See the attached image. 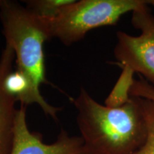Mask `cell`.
Wrapping results in <instances>:
<instances>
[{
	"mask_svg": "<svg viewBox=\"0 0 154 154\" xmlns=\"http://www.w3.org/2000/svg\"><path fill=\"white\" fill-rule=\"evenodd\" d=\"M147 128L145 143L134 154H154V101L140 98Z\"/></svg>",
	"mask_w": 154,
	"mask_h": 154,
	"instance_id": "cell-10",
	"label": "cell"
},
{
	"mask_svg": "<svg viewBox=\"0 0 154 154\" xmlns=\"http://www.w3.org/2000/svg\"><path fill=\"white\" fill-rule=\"evenodd\" d=\"M122 72L118 80L106 99L105 106L117 108L126 104L130 101V91L134 82V72L129 67L121 66Z\"/></svg>",
	"mask_w": 154,
	"mask_h": 154,
	"instance_id": "cell-7",
	"label": "cell"
},
{
	"mask_svg": "<svg viewBox=\"0 0 154 154\" xmlns=\"http://www.w3.org/2000/svg\"><path fill=\"white\" fill-rule=\"evenodd\" d=\"M139 79L134 80L130 91L131 97L143 98L154 101V87L139 75Z\"/></svg>",
	"mask_w": 154,
	"mask_h": 154,
	"instance_id": "cell-11",
	"label": "cell"
},
{
	"mask_svg": "<svg viewBox=\"0 0 154 154\" xmlns=\"http://www.w3.org/2000/svg\"><path fill=\"white\" fill-rule=\"evenodd\" d=\"M14 51L6 44L0 57V154H10L14 139L17 100L6 91L4 82L13 69Z\"/></svg>",
	"mask_w": 154,
	"mask_h": 154,
	"instance_id": "cell-6",
	"label": "cell"
},
{
	"mask_svg": "<svg viewBox=\"0 0 154 154\" xmlns=\"http://www.w3.org/2000/svg\"><path fill=\"white\" fill-rule=\"evenodd\" d=\"M73 103L83 154H134L145 143L147 128L139 97L112 108L100 104L82 88Z\"/></svg>",
	"mask_w": 154,
	"mask_h": 154,
	"instance_id": "cell-1",
	"label": "cell"
},
{
	"mask_svg": "<svg viewBox=\"0 0 154 154\" xmlns=\"http://www.w3.org/2000/svg\"><path fill=\"white\" fill-rule=\"evenodd\" d=\"M0 20L6 44L14 51L17 70L27 77L30 84L28 105L37 103L47 116L57 120L61 108L48 103L40 92L47 83L44 44L52 38L51 21L38 16L26 7L12 1L4 0Z\"/></svg>",
	"mask_w": 154,
	"mask_h": 154,
	"instance_id": "cell-2",
	"label": "cell"
},
{
	"mask_svg": "<svg viewBox=\"0 0 154 154\" xmlns=\"http://www.w3.org/2000/svg\"><path fill=\"white\" fill-rule=\"evenodd\" d=\"M74 0H29L24 1L26 7L32 13L42 18L52 20L59 14L61 9Z\"/></svg>",
	"mask_w": 154,
	"mask_h": 154,
	"instance_id": "cell-9",
	"label": "cell"
},
{
	"mask_svg": "<svg viewBox=\"0 0 154 154\" xmlns=\"http://www.w3.org/2000/svg\"><path fill=\"white\" fill-rule=\"evenodd\" d=\"M131 24L138 36L117 32L113 54L119 66H126L154 84V16L146 1L132 11Z\"/></svg>",
	"mask_w": 154,
	"mask_h": 154,
	"instance_id": "cell-4",
	"label": "cell"
},
{
	"mask_svg": "<svg viewBox=\"0 0 154 154\" xmlns=\"http://www.w3.org/2000/svg\"><path fill=\"white\" fill-rule=\"evenodd\" d=\"M3 2H4V0H0V9H1L2 5V4H3Z\"/></svg>",
	"mask_w": 154,
	"mask_h": 154,
	"instance_id": "cell-13",
	"label": "cell"
},
{
	"mask_svg": "<svg viewBox=\"0 0 154 154\" xmlns=\"http://www.w3.org/2000/svg\"><path fill=\"white\" fill-rule=\"evenodd\" d=\"M10 154H83V140L81 137L70 136L66 131L61 130L55 142L44 143L41 134L29 129L26 106L22 105L16 112Z\"/></svg>",
	"mask_w": 154,
	"mask_h": 154,
	"instance_id": "cell-5",
	"label": "cell"
},
{
	"mask_svg": "<svg viewBox=\"0 0 154 154\" xmlns=\"http://www.w3.org/2000/svg\"><path fill=\"white\" fill-rule=\"evenodd\" d=\"M143 0H81L63 7L51 20L52 38L66 46L81 41L89 31L118 23L123 15L134 11Z\"/></svg>",
	"mask_w": 154,
	"mask_h": 154,
	"instance_id": "cell-3",
	"label": "cell"
},
{
	"mask_svg": "<svg viewBox=\"0 0 154 154\" xmlns=\"http://www.w3.org/2000/svg\"><path fill=\"white\" fill-rule=\"evenodd\" d=\"M5 88L8 93L20 101L23 106H28L30 84L27 77L18 70L11 71L6 76L4 82Z\"/></svg>",
	"mask_w": 154,
	"mask_h": 154,
	"instance_id": "cell-8",
	"label": "cell"
},
{
	"mask_svg": "<svg viewBox=\"0 0 154 154\" xmlns=\"http://www.w3.org/2000/svg\"><path fill=\"white\" fill-rule=\"evenodd\" d=\"M146 3L148 5H151L154 8V0H148V1H146Z\"/></svg>",
	"mask_w": 154,
	"mask_h": 154,
	"instance_id": "cell-12",
	"label": "cell"
}]
</instances>
